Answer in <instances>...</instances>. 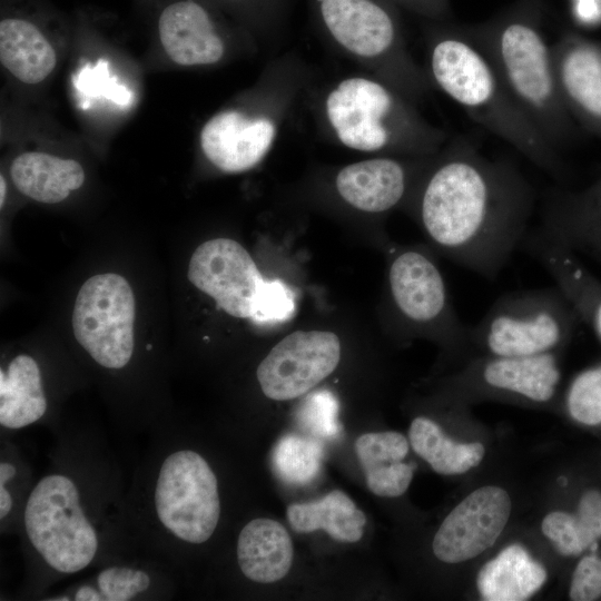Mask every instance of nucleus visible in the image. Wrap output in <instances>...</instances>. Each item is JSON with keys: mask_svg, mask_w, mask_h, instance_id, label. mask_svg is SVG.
Returning <instances> with one entry per match:
<instances>
[{"mask_svg": "<svg viewBox=\"0 0 601 601\" xmlns=\"http://www.w3.org/2000/svg\"><path fill=\"white\" fill-rule=\"evenodd\" d=\"M121 554L101 564L93 577L46 600L131 601L165 597L174 589L175 566L157 556Z\"/></svg>", "mask_w": 601, "mask_h": 601, "instance_id": "14", "label": "nucleus"}, {"mask_svg": "<svg viewBox=\"0 0 601 601\" xmlns=\"http://www.w3.org/2000/svg\"><path fill=\"white\" fill-rule=\"evenodd\" d=\"M546 571L519 544L503 549L479 571L476 584L484 600L523 601L545 582Z\"/></svg>", "mask_w": 601, "mask_h": 601, "instance_id": "25", "label": "nucleus"}, {"mask_svg": "<svg viewBox=\"0 0 601 601\" xmlns=\"http://www.w3.org/2000/svg\"><path fill=\"white\" fill-rule=\"evenodd\" d=\"M326 122L345 147L364 152L435 155L446 132L427 122L404 97L378 77L338 81L324 100Z\"/></svg>", "mask_w": 601, "mask_h": 601, "instance_id": "6", "label": "nucleus"}, {"mask_svg": "<svg viewBox=\"0 0 601 601\" xmlns=\"http://www.w3.org/2000/svg\"><path fill=\"white\" fill-rule=\"evenodd\" d=\"M136 302L129 283L115 273L87 279L78 292L72 328L95 363L119 371L134 355Z\"/></svg>", "mask_w": 601, "mask_h": 601, "instance_id": "9", "label": "nucleus"}, {"mask_svg": "<svg viewBox=\"0 0 601 601\" xmlns=\"http://www.w3.org/2000/svg\"><path fill=\"white\" fill-rule=\"evenodd\" d=\"M236 559L246 579L257 583L278 581L292 566V539L279 522L268 518L253 519L237 536Z\"/></svg>", "mask_w": 601, "mask_h": 601, "instance_id": "20", "label": "nucleus"}, {"mask_svg": "<svg viewBox=\"0 0 601 601\" xmlns=\"http://www.w3.org/2000/svg\"><path fill=\"white\" fill-rule=\"evenodd\" d=\"M338 402L329 391H317L299 405L296 420L309 436L315 439H334L339 432Z\"/></svg>", "mask_w": 601, "mask_h": 601, "instance_id": "31", "label": "nucleus"}, {"mask_svg": "<svg viewBox=\"0 0 601 601\" xmlns=\"http://www.w3.org/2000/svg\"><path fill=\"white\" fill-rule=\"evenodd\" d=\"M6 194H7V184L3 176H0V205L1 207L4 204Z\"/></svg>", "mask_w": 601, "mask_h": 601, "instance_id": "38", "label": "nucleus"}, {"mask_svg": "<svg viewBox=\"0 0 601 601\" xmlns=\"http://www.w3.org/2000/svg\"><path fill=\"white\" fill-rule=\"evenodd\" d=\"M570 415L585 425L601 423V365L580 373L566 394Z\"/></svg>", "mask_w": 601, "mask_h": 601, "instance_id": "32", "label": "nucleus"}, {"mask_svg": "<svg viewBox=\"0 0 601 601\" xmlns=\"http://www.w3.org/2000/svg\"><path fill=\"white\" fill-rule=\"evenodd\" d=\"M70 451L33 483L20 519L37 584H49L134 551L124 499L111 476Z\"/></svg>", "mask_w": 601, "mask_h": 601, "instance_id": "2", "label": "nucleus"}, {"mask_svg": "<svg viewBox=\"0 0 601 601\" xmlns=\"http://www.w3.org/2000/svg\"><path fill=\"white\" fill-rule=\"evenodd\" d=\"M551 52L564 105L601 121V52L573 39H563Z\"/></svg>", "mask_w": 601, "mask_h": 601, "instance_id": "19", "label": "nucleus"}, {"mask_svg": "<svg viewBox=\"0 0 601 601\" xmlns=\"http://www.w3.org/2000/svg\"><path fill=\"white\" fill-rule=\"evenodd\" d=\"M278 130L274 115L236 109L214 115L200 131L206 158L225 173H242L258 165L270 150Z\"/></svg>", "mask_w": 601, "mask_h": 601, "instance_id": "15", "label": "nucleus"}, {"mask_svg": "<svg viewBox=\"0 0 601 601\" xmlns=\"http://www.w3.org/2000/svg\"><path fill=\"white\" fill-rule=\"evenodd\" d=\"M286 515L295 532L324 530L341 542L358 541L366 523L365 514L339 490L316 501L293 503L287 508Z\"/></svg>", "mask_w": 601, "mask_h": 601, "instance_id": "26", "label": "nucleus"}, {"mask_svg": "<svg viewBox=\"0 0 601 601\" xmlns=\"http://www.w3.org/2000/svg\"><path fill=\"white\" fill-rule=\"evenodd\" d=\"M534 205V188L513 162L490 159L460 140L425 176L417 211L451 260L494 280L522 246Z\"/></svg>", "mask_w": 601, "mask_h": 601, "instance_id": "1", "label": "nucleus"}, {"mask_svg": "<svg viewBox=\"0 0 601 601\" xmlns=\"http://www.w3.org/2000/svg\"><path fill=\"white\" fill-rule=\"evenodd\" d=\"M137 471L124 499L127 534L134 546L175 566L178 551L207 543L220 515L219 481L208 460L177 442L173 425Z\"/></svg>", "mask_w": 601, "mask_h": 601, "instance_id": "3", "label": "nucleus"}, {"mask_svg": "<svg viewBox=\"0 0 601 601\" xmlns=\"http://www.w3.org/2000/svg\"><path fill=\"white\" fill-rule=\"evenodd\" d=\"M49 401L37 361L27 354L14 356L0 370V425L22 430L48 414Z\"/></svg>", "mask_w": 601, "mask_h": 601, "instance_id": "21", "label": "nucleus"}, {"mask_svg": "<svg viewBox=\"0 0 601 601\" xmlns=\"http://www.w3.org/2000/svg\"><path fill=\"white\" fill-rule=\"evenodd\" d=\"M432 22H447L452 16L450 0H387Z\"/></svg>", "mask_w": 601, "mask_h": 601, "instance_id": "35", "label": "nucleus"}, {"mask_svg": "<svg viewBox=\"0 0 601 601\" xmlns=\"http://www.w3.org/2000/svg\"><path fill=\"white\" fill-rule=\"evenodd\" d=\"M10 173L19 191L46 204L62 201L85 181V171L78 161L40 151L19 155Z\"/></svg>", "mask_w": 601, "mask_h": 601, "instance_id": "24", "label": "nucleus"}, {"mask_svg": "<svg viewBox=\"0 0 601 601\" xmlns=\"http://www.w3.org/2000/svg\"><path fill=\"white\" fill-rule=\"evenodd\" d=\"M427 38L431 80L474 121L551 176L558 174L556 149L519 107L489 58L463 28L433 22Z\"/></svg>", "mask_w": 601, "mask_h": 601, "instance_id": "4", "label": "nucleus"}, {"mask_svg": "<svg viewBox=\"0 0 601 601\" xmlns=\"http://www.w3.org/2000/svg\"><path fill=\"white\" fill-rule=\"evenodd\" d=\"M572 322V304L558 286L513 290L470 325V345L495 356L553 353L568 337Z\"/></svg>", "mask_w": 601, "mask_h": 601, "instance_id": "8", "label": "nucleus"}, {"mask_svg": "<svg viewBox=\"0 0 601 601\" xmlns=\"http://www.w3.org/2000/svg\"><path fill=\"white\" fill-rule=\"evenodd\" d=\"M323 456V445L318 439L290 433L280 437L275 445L273 466L284 482L304 485L317 476Z\"/></svg>", "mask_w": 601, "mask_h": 601, "instance_id": "29", "label": "nucleus"}, {"mask_svg": "<svg viewBox=\"0 0 601 601\" xmlns=\"http://www.w3.org/2000/svg\"><path fill=\"white\" fill-rule=\"evenodd\" d=\"M541 529L563 555H578L594 546L601 538V492L587 491L580 499L575 514L562 511L549 513Z\"/></svg>", "mask_w": 601, "mask_h": 601, "instance_id": "28", "label": "nucleus"}, {"mask_svg": "<svg viewBox=\"0 0 601 601\" xmlns=\"http://www.w3.org/2000/svg\"><path fill=\"white\" fill-rule=\"evenodd\" d=\"M188 278L226 313L249 319L266 279L248 252L229 238H215L198 246L189 262Z\"/></svg>", "mask_w": 601, "mask_h": 601, "instance_id": "12", "label": "nucleus"}, {"mask_svg": "<svg viewBox=\"0 0 601 601\" xmlns=\"http://www.w3.org/2000/svg\"><path fill=\"white\" fill-rule=\"evenodd\" d=\"M540 21L535 2L521 0L486 22L462 28L489 58L519 107L556 149L568 119Z\"/></svg>", "mask_w": 601, "mask_h": 601, "instance_id": "5", "label": "nucleus"}, {"mask_svg": "<svg viewBox=\"0 0 601 601\" xmlns=\"http://www.w3.org/2000/svg\"><path fill=\"white\" fill-rule=\"evenodd\" d=\"M579 14L585 20H593L600 14L595 0H579Z\"/></svg>", "mask_w": 601, "mask_h": 601, "instance_id": "37", "label": "nucleus"}, {"mask_svg": "<svg viewBox=\"0 0 601 601\" xmlns=\"http://www.w3.org/2000/svg\"><path fill=\"white\" fill-rule=\"evenodd\" d=\"M326 37L347 55L370 66L412 102L431 87L412 59L397 7L387 0H308Z\"/></svg>", "mask_w": 601, "mask_h": 601, "instance_id": "7", "label": "nucleus"}, {"mask_svg": "<svg viewBox=\"0 0 601 601\" xmlns=\"http://www.w3.org/2000/svg\"><path fill=\"white\" fill-rule=\"evenodd\" d=\"M601 597V558L584 556L577 565L571 584L570 599L592 601Z\"/></svg>", "mask_w": 601, "mask_h": 601, "instance_id": "34", "label": "nucleus"}, {"mask_svg": "<svg viewBox=\"0 0 601 601\" xmlns=\"http://www.w3.org/2000/svg\"><path fill=\"white\" fill-rule=\"evenodd\" d=\"M0 60L23 83L45 80L57 63L52 45L32 21L7 17L0 21Z\"/></svg>", "mask_w": 601, "mask_h": 601, "instance_id": "23", "label": "nucleus"}, {"mask_svg": "<svg viewBox=\"0 0 601 601\" xmlns=\"http://www.w3.org/2000/svg\"><path fill=\"white\" fill-rule=\"evenodd\" d=\"M388 285L394 306L406 322L437 333L450 344L470 345V325L456 315L443 275L428 255L415 249L396 254Z\"/></svg>", "mask_w": 601, "mask_h": 601, "instance_id": "10", "label": "nucleus"}, {"mask_svg": "<svg viewBox=\"0 0 601 601\" xmlns=\"http://www.w3.org/2000/svg\"><path fill=\"white\" fill-rule=\"evenodd\" d=\"M410 443L417 455L440 474H461L476 466L485 454L481 443H459L447 437L441 427L427 417L412 421Z\"/></svg>", "mask_w": 601, "mask_h": 601, "instance_id": "27", "label": "nucleus"}, {"mask_svg": "<svg viewBox=\"0 0 601 601\" xmlns=\"http://www.w3.org/2000/svg\"><path fill=\"white\" fill-rule=\"evenodd\" d=\"M233 6L242 7L262 22L274 23L280 16L284 0H223Z\"/></svg>", "mask_w": 601, "mask_h": 601, "instance_id": "36", "label": "nucleus"}, {"mask_svg": "<svg viewBox=\"0 0 601 601\" xmlns=\"http://www.w3.org/2000/svg\"><path fill=\"white\" fill-rule=\"evenodd\" d=\"M510 513L511 499L504 489H476L442 522L432 543L434 555L445 563H460L477 556L497 540Z\"/></svg>", "mask_w": 601, "mask_h": 601, "instance_id": "13", "label": "nucleus"}, {"mask_svg": "<svg viewBox=\"0 0 601 601\" xmlns=\"http://www.w3.org/2000/svg\"><path fill=\"white\" fill-rule=\"evenodd\" d=\"M295 296L280 279H265L256 297L250 319L258 324L283 323L295 313Z\"/></svg>", "mask_w": 601, "mask_h": 601, "instance_id": "33", "label": "nucleus"}, {"mask_svg": "<svg viewBox=\"0 0 601 601\" xmlns=\"http://www.w3.org/2000/svg\"><path fill=\"white\" fill-rule=\"evenodd\" d=\"M410 171L393 157H375L349 164L335 179L339 196L356 209L380 214L397 206L406 196Z\"/></svg>", "mask_w": 601, "mask_h": 601, "instance_id": "17", "label": "nucleus"}, {"mask_svg": "<svg viewBox=\"0 0 601 601\" xmlns=\"http://www.w3.org/2000/svg\"><path fill=\"white\" fill-rule=\"evenodd\" d=\"M355 452L372 493L396 497L406 492L414 465L402 462L408 453L403 434L394 431L362 434L355 441Z\"/></svg>", "mask_w": 601, "mask_h": 601, "instance_id": "22", "label": "nucleus"}, {"mask_svg": "<svg viewBox=\"0 0 601 601\" xmlns=\"http://www.w3.org/2000/svg\"><path fill=\"white\" fill-rule=\"evenodd\" d=\"M339 358L336 334L297 331L270 349L258 365L256 376L265 396L287 401L307 393L327 377Z\"/></svg>", "mask_w": 601, "mask_h": 601, "instance_id": "11", "label": "nucleus"}, {"mask_svg": "<svg viewBox=\"0 0 601 601\" xmlns=\"http://www.w3.org/2000/svg\"><path fill=\"white\" fill-rule=\"evenodd\" d=\"M158 35L167 56L180 66H207L225 55L218 22L200 0H177L158 18Z\"/></svg>", "mask_w": 601, "mask_h": 601, "instance_id": "16", "label": "nucleus"}, {"mask_svg": "<svg viewBox=\"0 0 601 601\" xmlns=\"http://www.w3.org/2000/svg\"><path fill=\"white\" fill-rule=\"evenodd\" d=\"M477 383L490 391L514 394L535 403L555 395L560 368L554 353L532 356L487 355L477 366Z\"/></svg>", "mask_w": 601, "mask_h": 601, "instance_id": "18", "label": "nucleus"}, {"mask_svg": "<svg viewBox=\"0 0 601 601\" xmlns=\"http://www.w3.org/2000/svg\"><path fill=\"white\" fill-rule=\"evenodd\" d=\"M30 473L24 470L17 453L2 450L0 460V525L1 532L9 526H19L27 496Z\"/></svg>", "mask_w": 601, "mask_h": 601, "instance_id": "30", "label": "nucleus"}]
</instances>
